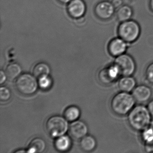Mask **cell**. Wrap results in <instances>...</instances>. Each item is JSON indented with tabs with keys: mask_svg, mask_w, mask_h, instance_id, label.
<instances>
[{
	"mask_svg": "<svg viewBox=\"0 0 153 153\" xmlns=\"http://www.w3.org/2000/svg\"><path fill=\"white\" fill-rule=\"evenodd\" d=\"M152 118L147 107L139 104L135 105L128 114V122L133 130L141 131L150 126Z\"/></svg>",
	"mask_w": 153,
	"mask_h": 153,
	"instance_id": "cell-1",
	"label": "cell"
},
{
	"mask_svg": "<svg viewBox=\"0 0 153 153\" xmlns=\"http://www.w3.org/2000/svg\"><path fill=\"white\" fill-rule=\"evenodd\" d=\"M136 103L132 94L120 91L114 96L111 100V109L115 114L124 116L132 110Z\"/></svg>",
	"mask_w": 153,
	"mask_h": 153,
	"instance_id": "cell-2",
	"label": "cell"
},
{
	"mask_svg": "<svg viewBox=\"0 0 153 153\" xmlns=\"http://www.w3.org/2000/svg\"><path fill=\"white\" fill-rule=\"evenodd\" d=\"M140 33L139 24L132 19L121 22L118 27V36L128 44L133 43L137 41Z\"/></svg>",
	"mask_w": 153,
	"mask_h": 153,
	"instance_id": "cell-3",
	"label": "cell"
},
{
	"mask_svg": "<svg viewBox=\"0 0 153 153\" xmlns=\"http://www.w3.org/2000/svg\"><path fill=\"white\" fill-rule=\"evenodd\" d=\"M38 82L35 76L25 73L22 74L16 79L15 86L17 90L24 95H31L38 89Z\"/></svg>",
	"mask_w": 153,
	"mask_h": 153,
	"instance_id": "cell-4",
	"label": "cell"
},
{
	"mask_svg": "<svg viewBox=\"0 0 153 153\" xmlns=\"http://www.w3.org/2000/svg\"><path fill=\"white\" fill-rule=\"evenodd\" d=\"M68 120L60 115L50 117L46 123V128L49 135L53 138H57L65 135L69 130Z\"/></svg>",
	"mask_w": 153,
	"mask_h": 153,
	"instance_id": "cell-5",
	"label": "cell"
},
{
	"mask_svg": "<svg viewBox=\"0 0 153 153\" xmlns=\"http://www.w3.org/2000/svg\"><path fill=\"white\" fill-rule=\"evenodd\" d=\"M114 63L118 66L122 76H132L137 69L134 59L126 53L116 57Z\"/></svg>",
	"mask_w": 153,
	"mask_h": 153,
	"instance_id": "cell-6",
	"label": "cell"
},
{
	"mask_svg": "<svg viewBox=\"0 0 153 153\" xmlns=\"http://www.w3.org/2000/svg\"><path fill=\"white\" fill-rule=\"evenodd\" d=\"M120 75V71L119 68L114 63L101 70L98 73V78L100 83L103 85H108L116 80Z\"/></svg>",
	"mask_w": 153,
	"mask_h": 153,
	"instance_id": "cell-7",
	"label": "cell"
},
{
	"mask_svg": "<svg viewBox=\"0 0 153 153\" xmlns=\"http://www.w3.org/2000/svg\"><path fill=\"white\" fill-rule=\"evenodd\" d=\"M115 10L111 1H103L97 4L95 7L94 12L96 16L103 21L111 19L114 16Z\"/></svg>",
	"mask_w": 153,
	"mask_h": 153,
	"instance_id": "cell-8",
	"label": "cell"
},
{
	"mask_svg": "<svg viewBox=\"0 0 153 153\" xmlns=\"http://www.w3.org/2000/svg\"><path fill=\"white\" fill-rule=\"evenodd\" d=\"M128 44V43L119 36L114 38L110 41L108 45L109 53L115 58L126 53Z\"/></svg>",
	"mask_w": 153,
	"mask_h": 153,
	"instance_id": "cell-9",
	"label": "cell"
},
{
	"mask_svg": "<svg viewBox=\"0 0 153 153\" xmlns=\"http://www.w3.org/2000/svg\"><path fill=\"white\" fill-rule=\"evenodd\" d=\"M131 93L136 102L139 104H143L149 101L152 94L151 88L145 85L136 86Z\"/></svg>",
	"mask_w": 153,
	"mask_h": 153,
	"instance_id": "cell-10",
	"label": "cell"
},
{
	"mask_svg": "<svg viewBox=\"0 0 153 153\" xmlns=\"http://www.w3.org/2000/svg\"><path fill=\"white\" fill-rule=\"evenodd\" d=\"M67 10L71 17L77 19L84 16L86 7L83 0H71L68 3Z\"/></svg>",
	"mask_w": 153,
	"mask_h": 153,
	"instance_id": "cell-11",
	"label": "cell"
},
{
	"mask_svg": "<svg viewBox=\"0 0 153 153\" xmlns=\"http://www.w3.org/2000/svg\"><path fill=\"white\" fill-rule=\"evenodd\" d=\"M88 132V128L84 122L76 120L72 122L69 128V132L72 137L80 139L86 136Z\"/></svg>",
	"mask_w": 153,
	"mask_h": 153,
	"instance_id": "cell-12",
	"label": "cell"
},
{
	"mask_svg": "<svg viewBox=\"0 0 153 153\" xmlns=\"http://www.w3.org/2000/svg\"><path fill=\"white\" fill-rule=\"evenodd\" d=\"M137 86V81L132 76H123L119 79L118 87L121 91L131 93Z\"/></svg>",
	"mask_w": 153,
	"mask_h": 153,
	"instance_id": "cell-13",
	"label": "cell"
},
{
	"mask_svg": "<svg viewBox=\"0 0 153 153\" xmlns=\"http://www.w3.org/2000/svg\"><path fill=\"white\" fill-rule=\"evenodd\" d=\"M133 15V9L128 5H123L116 12V17L120 23L131 19Z\"/></svg>",
	"mask_w": 153,
	"mask_h": 153,
	"instance_id": "cell-14",
	"label": "cell"
},
{
	"mask_svg": "<svg viewBox=\"0 0 153 153\" xmlns=\"http://www.w3.org/2000/svg\"><path fill=\"white\" fill-rule=\"evenodd\" d=\"M46 148V143L42 138L36 137L29 144L27 153H42Z\"/></svg>",
	"mask_w": 153,
	"mask_h": 153,
	"instance_id": "cell-15",
	"label": "cell"
},
{
	"mask_svg": "<svg viewBox=\"0 0 153 153\" xmlns=\"http://www.w3.org/2000/svg\"><path fill=\"white\" fill-rule=\"evenodd\" d=\"M97 142L93 136H85L81 138L79 146L83 151L86 152H91L96 147Z\"/></svg>",
	"mask_w": 153,
	"mask_h": 153,
	"instance_id": "cell-16",
	"label": "cell"
},
{
	"mask_svg": "<svg viewBox=\"0 0 153 153\" xmlns=\"http://www.w3.org/2000/svg\"><path fill=\"white\" fill-rule=\"evenodd\" d=\"M71 146V140L68 136L63 135L57 137L54 142V146L58 151L66 152L70 149Z\"/></svg>",
	"mask_w": 153,
	"mask_h": 153,
	"instance_id": "cell-17",
	"label": "cell"
},
{
	"mask_svg": "<svg viewBox=\"0 0 153 153\" xmlns=\"http://www.w3.org/2000/svg\"><path fill=\"white\" fill-rule=\"evenodd\" d=\"M51 71V68L47 63L43 62H39L34 67L33 74L36 77L39 79L42 77L49 76Z\"/></svg>",
	"mask_w": 153,
	"mask_h": 153,
	"instance_id": "cell-18",
	"label": "cell"
},
{
	"mask_svg": "<svg viewBox=\"0 0 153 153\" xmlns=\"http://www.w3.org/2000/svg\"><path fill=\"white\" fill-rule=\"evenodd\" d=\"M22 70L21 66L18 63H12L7 66L5 72L10 79L14 80L21 75Z\"/></svg>",
	"mask_w": 153,
	"mask_h": 153,
	"instance_id": "cell-19",
	"label": "cell"
},
{
	"mask_svg": "<svg viewBox=\"0 0 153 153\" xmlns=\"http://www.w3.org/2000/svg\"><path fill=\"white\" fill-rule=\"evenodd\" d=\"M80 115V110L77 106L75 105L69 106L64 111V117L68 121L73 122L77 120Z\"/></svg>",
	"mask_w": 153,
	"mask_h": 153,
	"instance_id": "cell-20",
	"label": "cell"
},
{
	"mask_svg": "<svg viewBox=\"0 0 153 153\" xmlns=\"http://www.w3.org/2000/svg\"><path fill=\"white\" fill-rule=\"evenodd\" d=\"M140 132H141V138L144 143L153 141V127L151 125Z\"/></svg>",
	"mask_w": 153,
	"mask_h": 153,
	"instance_id": "cell-21",
	"label": "cell"
},
{
	"mask_svg": "<svg viewBox=\"0 0 153 153\" xmlns=\"http://www.w3.org/2000/svg\"><path fill=\"white\" fill-rule=\"evenodd\" d=\"M38 85L41 89L47 90L51 87L52 85V80L49 76L42 77L39 78Z\"/></svg>",
	"mask_w": 153,
	"mask_h": 153,
	"instance_id": "cell-22",
	"label": "cell"
},
{
	"mask_svg": "<svg viewBox=\"0 0 153 153\" xmlns=\"http://www.w3.org/2000/svg\"><path fill=\"white\" fill-rule=\"evenodd\" d=\"M11 96L10 90L8 88L1 86L0 88V99L2 102L8 101Z\"/></svg>",
	"mask_w": 153,
	"mask_h": 153,
	"instance_id": "cell-23",
	"label": "cell"
},
{
	"mask_svg": "<svg viewBox=\"0 0 153 153\" xmlns=\"http://www.w3.org/2000/svg\"><path fill=\"white\" fill-rule=\"evenodd\" d=\"M145 76L148 82L150 84H153V62L150 63L147 67Z\"/></svg>",
	"mask_w": 153,
	"mask_h": 153,
	"instance_id": "cell-24",
	"label": "cell"
},
{
	"mask_svg": "<svg viewBox=\"0 0 153 153\" xmlns=\"http://www.w3.org/2000/svg\"><path fill=\"white\" fill-rule=\"evenodd\" d=\"M144 150L146 153H153V140L144 143Z\"/></svg>",
	"mask_w": 153,
	"mask_h": 153,
	"instance_id": "cell-25",
	"label": "cell"
},
{
	"mask_svg": "<svg viewBox=\"0 0 153 153\" xmlns=\"http://www.w3.org/2000/svg\"><path fill=\"white\" fill-rule=\"evenodd\" d=\"M111 2L116 9H118L123 5V0H111Z\"/></svg>",
	"mask_w": 153,
	"mask_h": 153,
	"instance_id": "cell-26",
	"label": "cell"
},
{
	"mask_svg": "<svg viewBox=\"0 0 153 153\" xmlns=\"http://www.w3.org/2000/svg\"><path fill=\"white\" fill-rule=\"evenodd\" d=\"M7 78V76L6 72L2 70L1 71H0V84L1 85H2L6 81Z\"/></svg>",
	"mask_w": 153,
	"mask_h": 153,
	"instance_id": "cell-27",
	"label": "cell"
},
{
	"mask_svg": "<svg viewBox=\"0 0 153 153\" xmlns=\"http://www.w3.org/2000/svg\"><path fill=\"white\" fill-rule=\"evenodd\" d=\"M147 107L148 109L150 114L153 118V99L150 100L149 102L147 105Z\"/></svg>",
	"mask_w": 153,
	"mask_h": 153,
	"instance_id": "cell-28",
	"label": "cell"
},
{
	"mask_svg": "<svg viewBox=\"0 0 153 153\" xmlns=\"http://www.w3.org/2000/svg\"><path fill=\"white\" fill-rule=\"evenodd\" d=\"M85 22V19L83 18V16L76 19V24L78 25H82Z\"/></svg>",
	"mask_w": 153,
	"mask_h": 153,
	"instance_id": "cell-29",
	"label": "cell"
},
{
	"mask_svg": "<svg viewBox=\"0 0 153 153\" xmlns=\"http://www.w3.org/2000/svg\"><path fill=\"white\" fill-rule=\"evenodd\" d=\"M149 7L150 10L153 12V0H149Z\"/></svg>",
	"mask_w": 153,
	"mask_h": 153,
	"instance_id": "cell-30",
	"label": "cell"
},
{
	"mask_svg": "<svg viewBox=\"0 0 153 153\" xmlns=\"http://www.w3.org/2000/svg\"><path fill=\"white\" fill-rule=\"evenodd\" d=\"M71 1V0H58V1H59L61 3H63V4L69 3Z\"/></svg>",
	"mask_w": 153,
	"mask_h": 153,
	"instance_id": "cell-31",
	"label": "cell"
}]
</instances>
